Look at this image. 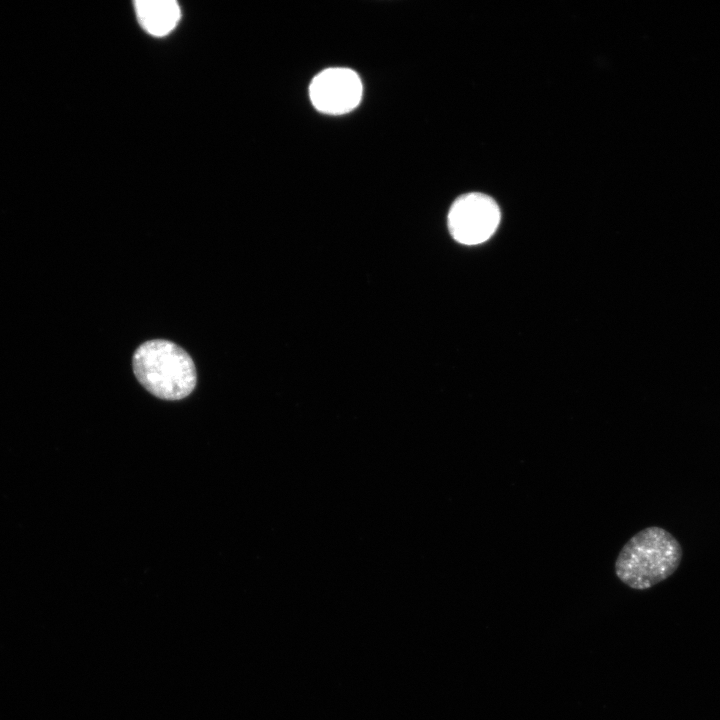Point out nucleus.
<instances>
[{
  "label": "nucleus",
  "instance_id": "obj_1",
  "mask_svg": "<svg viewBox=\"0 0 720 720\" xmlns=\"http://www.w3.org/2000/svg\"><path fill=\"white\" fill-rule=\"evenodd\" d=\"M682 559V547L667 530L644 528L621 548L615 561V574L626 586L646 590L670 577Z\"/></svg>",
  "mask_w": 720,
  "mask_h": 720
},
{
  "label": "nucleus",
  "instance_id": "obj_2",
  "mask_svg": "<svg viewBox=\"0 0 720 720\" xmlns=\"http://www.w3.org/2000/svg\"><path fill=\"white\" fill-rule=\"evenodd\" d=\"M133 370L142 386L165 400L185 398L196 385L193 360L185 350L167 340L141 344L133 355Z\"/></svg>",
  "mask_w": 720,
  "mask_h": 720
},
{
  "label": "nucleus",
  "instance_id": "obj_3",
  "mask_svg": "<svg viewBox=\"0 0 720 720\" xmlns=\"http://www.w3.org/2000/svg\"><path fill=\"white\" fill-rule=\"evenodd\" d=\"M501 214L497 203L488 195L472 192L458 197L448 212V229L457 242L477 245L496 231Z\"/></svg>",
  "mask_w": 720,
  "mask_h": 720
},
{
  "label": "nucleus",
  "instance_id": "obj_4",
  "mask_svg": "<svg viewBox=\"0 0 720 720\" xmlns=\"http://www.w3.org/2000/svg\"><path fill=\"white\" fill-rule=\"evenodd\" d=\"M362 82L349 68L332 67L318 73L309 86L313 106L322 113L341 115L355 109L362 98Z\"/></svg>",
  "mask_w": 720,
  "mask_h": 720
},
{
  "label": "nucleus",
  "instance_id": "obj_5",
  "mask_svg": "<svg viewBox=\"0 0 720 720\" xmlns=\"http://www.w3.org/2000/svg\"><path fill=\"white\" fill-rule=\"evenodd\" d=\"M134 9L141 27L155 37L169 34L181 17L180 7L174 0H137Z\"/></svg>",
  "mask_w": 720,
  "mask_h": 720
}]
</instances>
